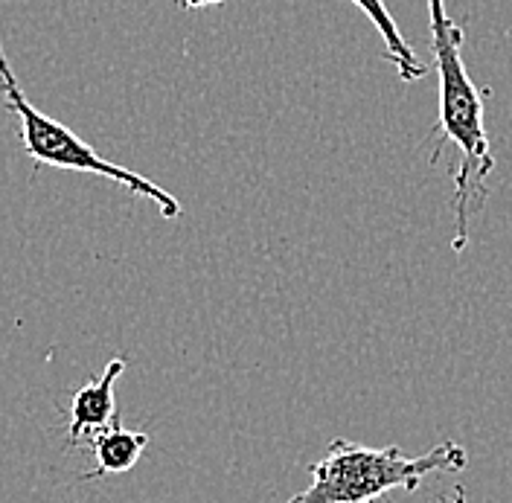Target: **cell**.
Instances as JSON below:
<instances>
[{"instance_id":"1","label":"cell","mask_w":512,"mask_h":503,"mask_svg":"<svg viewBox=\"0 0 512 503\" xmlns=\"http://www.w3.org/2000/svg\"><path fill=\"white\" fill-rule=\"evenodd\" d=\"M428 24H431V50L437 59L440 79V123H437V146L431 160L443 155V146H451L460 155L454 172V216L457 233L451 251L463 253L469 245V221L472 204L483 198V181L492 175L495 158L489 149V134L483 123V96L478 85L469 79L463 62V27L451 21L446 0H428Z\"/></svg>"},{"instance_id":"2","label":"cell","mask_w":512,"mask_h":503,"mask_svg":"<svg viewBox=\"0 0 512 503\" xmlns=\"http://www.w3.org/2000/svg\"><path fill=\"white\" fill-rule=\"evenodd\" d=\"M469 454L460 442H443L419 457L399 445L370 448L352 440H332L323 460L309 466L312 483L286 503H384L390 489L416 492L434 472H463Z\"/></svg>"},{"instance_id":"3","label":"cell","mask_w":512,"mask_h":503,"mask_svg":"<svg viewBox=\"0 0 512 503\" xmlns=\"http://www.w3.org/2000/svg\"><path fill=\"white\" fill-rule=\"evenodd\" d=\"M0 96H3V105L21 123V143H24L27 158H32L35 163H44V166H53V169H70V172H85V175H99L105 181H114L117 187L128 189L140 198H149L163 219H178L184 213L181 201L175 195H169L166 189L158 187L155 181H149L146 175L126 169L123 163L102 158L94 146L88 140H82L76 131H70L56 117L35 108L30 96L24 94V85L15 76L6 53H3V41H0Z\"/></svg>"},{"instance_id":"4","label":"cell","mask_w":512,"mask_h":503,"mask_svg":"<svg viewBox=\"0 0 512 503\" xmlns=\"http://www.w3.org/2000/svg\"><path fill=\"white\" fill-rule=\"evenodd\" d=\"M126 373V358L108 361V367L82 384L73 399H70V413H67V448H82L91 445L96 434L108 431L117 425V399H114V384Z\"/></svg>"},{"instance_id":"5","label":"cell","mask_w":512,"mask_h":503,"mask_svg":"<svg viewBox=\"0 0 512 503\" xmlns=\"http://www.w3.org/2000/svg\"><path fill=\"white\" fill-rule=\"evenodd\" d=\"M149 445V434L143 431H128L120 422L111 425L108 431L96 434L91 440L96 457V469L88 472L82 480H102L108 474H126L137 466V460L143 457Z\"/></svg>"},{"instance_id":"6","label":"cell","mask_w":512,"mask_h":503,"mask_svg":"<svg viewBox=\"0 0 512 503\" xmlns=\"http://www.w3.org/2000/svg\"><path fill=\"white\" fill-rule=\"evenodd\" d=\"M364 15L367 21L376 27V32L382 35L384 44V59L396 67L399 79L402 82H416L425 76V64L416 59L414 47L405 41V35L399 30V24L393 21L390 9H387V0H352Z\"/></svg>"},{"instance_id":"7","label":"cell","mask_w":512,"mask_h":503,"mask_svg":"<svg viewBox=\"0 0 512 503\" xmlns=\"http://www.w3.org/2000/svg\"><path fill=\"white\" fill-rule=\"evenodd\" d=\"M219 3H224V0H178V6L187 9V12H192V9H207V6H219Z\"/></svg>"},{"instance_id":"8","label":"cell","mask_w":512,"mask_h":503,"mask_svg":"<svg viewBox=\"0 0 512 503\" xmlns=\"http://www.w3.org/2000/svg\"><path fill=\"white\" fill-rule=\"evenodd\" d=\"M384 503H393V501H384ZM446 503H469L466 492H463V486H457V489H454V495H451Z\"/></svg>"}]
</instances>
